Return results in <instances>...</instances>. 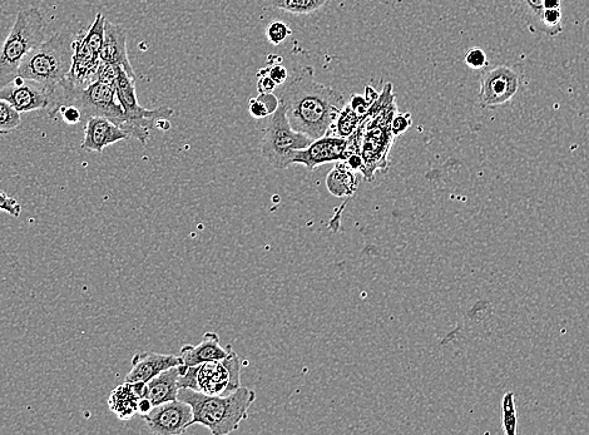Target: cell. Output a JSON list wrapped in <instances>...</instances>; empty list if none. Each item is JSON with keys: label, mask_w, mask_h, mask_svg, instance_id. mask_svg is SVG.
Instances as JSON below:
<instances>
[{"label": "cell", "mask_w": 589, "mask_h": 435, "mask_svg": "<svg viewBox=\"0 0 589 435\" xmlns=\"http://www.w3.org/2000/svg\"><path fill=\"white\" fill-rule=\"evenodd\" d=\"M257 92L259 95H267V93H274L277 84L272 81L270 76H267L265 72L259 71L257 73Z\"/></svg>", "instance_id": "34"}, {"label": "cell", "mask_w": 589, "mask_h": 435, "mask_svg": "<svg viewBox=\"0 0 589 435\" xmlns=\"http://www.w3.org/2000/svg\"><path fill=\"white\" fill-rule=\"evenodd\" d=\"M514 14L526 24L529 31L546 34L543 16L546 12L544 0H511Z\"/></svg>", "instance_id": "21"}, {"label": "cell", "mask_w": 589, "mask_h": 435, "mask_svg": "<svg viewBox=\"0 0 589 435\" xmlns=\"http://www.w3.org/2000/svg\"><path fill=\"white\" fill-rule=\"evenodd\" d=\"M153 434L181 435L191 427L193 412L190 404L180 399L155 405L150 413L142 415Z\"/></svg>", "instance_id": "12"}, {"label": "cell", "mask_w": 589, "mask_h": 435, "mask_svg": "<svg viewBox=\"0 0 589 435\" xmlns=\"http://www.w3.org/2000/svg\"><path fill=\"white\" fill-rule=\"evenodd\" d=\"M0 98L7 101L19 113L47 110L52 117L57 115L59 88L51 90L44 84L17 76L0 88Z\"/></svg>", "instance_id": "10"}, {"label": "cell", "mask_w": 589, "mask_h": 435, "mask_svg": "<svg viewBox=\"0 0 589 435\" xmlns=\"http://www.w3.org/2000/svg\"><path fill=\"white\" fill-rule=\"evenodd\" d=\"M58 113H61L63 121L68 123V125H77V123H82V113L76 106H61V108H59Z\"/></svg>", "instance_id": "33"}, {"label": "cell", "mask_w": 589, "mask_h": 435, "mask_svg": "<svg viewBox=\"0 0 589 435\" xmlns=\"http://www.w3.org/2000/svg\"><path fill=\"white\" fill-rule=\"evenodd\" d=\"M178 378H180V370L178 367H173L165 370L157 377L146 383L145 397L151 400L153 405H160L172 400L178 399Z\"/></svg>", "instance_id": "19"}, {"label": "cell", "mask_w": 589, "mask_h": 435, "mask_svg": "<svg viewBox=\"0 0 589 435\" xmlns=\"http://www.w3.org/2000/svg\"><path fill=\"white\" fill-rule=\"evenodd\" d=\"M146 383L125 382L117 387L108 399V407L121 420H130L138 414L140 400L145 397Z\"/></svg>", "instance_id": "18"}, {"label": "cell", "mask_w": 589, "mask_h": 435, "mask_svg": "<svg viewBox=\"0 0 589 435\" xmlns=\"http://www.w3.org/2000/svg\"><path fill=\"white\" fill-rule=\"evenodd\" d=\"M262 72H265L267 76H270L272 81H274L277 86H281L286 82L287 76H289V72L285 66H282L281 63H269V66L262 68Z\"/></svg>", "instance_id": "32"}, {"label": "cell", "mask_w": 589, "mask_h": 435, "mask_svg": "<svg viewBox=\"0 0 589 435\" xmlns=\"http://www.w3.org/2000/svg\"><path fill=\"white\" fill-rule=\"evenodd\" d=\"M127 138L130 136L107 118L91 117L84 123L82 150L102 153L106 147Z\"/></svg>", "instance_id": "14"}, {"label": "cell", "mask_w": 589, "mask_h": 435, "mask_svg": "<svg viewBox=\"0 0 589 435\" xmlns=\"http://www.w3.org/2000/svg\"><path fill=\"white\" fill-rule=\"evenodd\" d=\"M348 165L353 168L355 172H360L361 167H363V158H361L360 153L354 152L346 158L345 160Z\"/></svg>", "instance_id": "36"}, {"label": "cell", "mask_w": 589, "mask_h": 435, "mask_svg": "<svg viewBox=\"0 0 589 435\" xmlns=\"http://www.w3.org/2000/svg\"><path fill=\"white\" fill-rule=\"evenodd\" d=\"M100 58L102 62L122 67L128 76L136 78L127 52V32L121 24L106 21Z\"/></svg>", "instance_id": "16"}, {"label": "cell", "mask_w": 589, "mask_h": 435, "mask_svg": "<svg viewBox=\"0 0 589 435\" xmlns=\"http://www.w3.org/2000/svg\"><path fill=\"white\" fill-rule=\"evenodd\" d=\"M364 117H361L356 113L353 108L350 107L349 103H346L343 111L339 113L333 126L326 135H331L340 138H349L353 136L355 131L358 130L360 123L363 122Z\"/></svg>", "instance_id": "23"}, {"label": "cell", "mask_w": 589, "mask_h": 435, "mask_svg": "<svg viewBox=\"0 0 589 435\" xmlns=\"http://www.w3.org/2000/svg\"><path fill=\"white\" fill-rule=\"evenodd\" d=\"M358 186L356 172L345 161L336 162L333 170L326 177V187L335 197L353 196Z\"/></svg>", "instance_id": "20"}, {"label": "cell", "mask_w": 589, "mask_h": 435, "mask_svg": "<svg viewBox=\"0 0 589 435\" xmlns=\"http://www.w3.org/2000/svg\"><path fill=\"white\" fill-rule=\"evenodd\" d=\"M310 137L295 131L286 115V107L280 102L272 113L261 142V155L277 170H286L294 165L295 153L304 150L311 142Z\"/></svg>", "instance_id": "8"}, {"label": "cell", "mask_w": 589, "mask_h": 435, "mask_svg": "<svg viewBox=\"0 0 589 435\" xmlns=\"http://www.w3.org/2000/svg\"><path fill=\"white\" fill-rule=\"evenodd\" d=\"M105 24L106 18L103 17V14L98 13L92 26L86 33H82L84 43L97 56H100L103 41H105Z\"/></svg>", "instance_id": "25"}, {"label": "cell", "mask_w": 589, "mask_h": 435, "mask_svg": "<svg viewBox=\"0 0 589 435\" xmlns=\"http://www.w3.org/2000/svg\"><path fill=\"white\" fill-rule=\"evenodd\" d=\"M178 399L191 405L192 425H204L214 435H227L239 429L242 420L249 417L256 393L246 387L230 395H207L192 389H180Z\"/></svg>", "instance_id": "3"}, {"label": "cell", "mask_w": 589, "mask_h": 435, "mask_svg": "<svg viewBox=\"0 0 589 435\" xmlns=\"http://www.w3.org/2000/svg\"><path fill=\"white\" fill-rule=\"evenodd\" d=\"M562 6V0H544L546 9H559Z\"/></svg>", "instance_id": "38"}, {"label": "cell", "mask_w": 589, "mask_h": 435, "mask_svg": "<svg viewBox=\"0 0 589 435\" xmlns=\"http://www.w3.org/2000/svg\"><path fill=\"white\" fill-rule=\"evenodd\" d=\"M182 364L180 355L138 353L132 358V370L127 374L125 382L148 383L165 370Z\"/></svg>", "instance_id": "15"}, {"label": "cell", "mask_w": 589, "mask_h": 435, "mask_svg": "<svg viewBox=\"0 0 589 435\" xmlns=\"http://www.w3.org/2000/svg\"><path fill=\"white\" fill-rule=\"evenodd\" d=\"M397 113L393 84L388 83L370 106L358 130L349 137L363 158L360 173L365 181L373 182L376 173L389 170V153L395 140L391 122Z\"/></svg>", "instance_id": "2"}, {"label": "cell", "mask_w": 589, "mask_h": 435, "mask_svg": "<svg viewBox=\"0 0 589 435\" xmlns=\"http://www.w3.org/2000/svg\"><path fill=\"white\" fill-rule=\"evenodd\" d=\"M115 88L118 101L130 122V137L140 141L142 145H147L150 133L153 128H156L157 122L168 120L175 111L167 106L156 108V110H147L140 106L136 93V78L128 76L123 69L116 79Z\"/></svg>", "instance_id": "9"}, {"label": "cell", "mask_w": 589, "mask_h": 435, "mask_svg": "<svg viewBox=\"0 0 589 435\" xmlns=\"http://www.w3.org/2000/svg\"><path fill=\"white\" fill-rule=\"evenodd\" d=\"M73 41L69 32L54 34L23 59L18 76L42 83L51 90H58L71 71Z\"/></svg>", "instance_id": "4"}, {"label": "cell", "mask_w": 589, "mask_h": 435, "mask_svg": "<svg viewBox=\"0 0 589 435\" xmlns=\"http://www.w3.org/2000/svg\"><path fill=\"white\" fill-rule=\"evenodd\" d=\"M242 363L239 355L231 350L229 357L215 362L186 367L178 365L180 389H192L207 395H230L241 385Z\"/></svg>", "instance_id": "7"}, {"label": "cell", "mask_w": 589, "mask_h": 435, "mask_svg": "<svg viewBox=\"0 0 589 435\" xmlns=\"http://www.w3.org/2000/svg\"><path fill=\"white\" fill-rule=\"evenodd\" d=\"M59 93H61L59 108L64 105L78 107L82 113V123H86L91 117L107 118L130 136V122L118 101L113 84L96 81L89 83L86 87H71L63 83L59 87Z\"/></svg>", "instance_id": "6"}, {"label": "cell", "mask_w": 589, "mask_h": 435, "mask_svg": "<svg viewBox=\"0 0 589 435\" xmlns=\"http://www.w3.org/2000/svg\"><path fill=\"white\" fill-rule=\"evenodd\" d=\"M23 207L16 199L0 190V212H6V214L13 217L21 216Z\"/></svg>", "instance_id": "30"}, {"label": "cell", "mask_w": 589, "mask_h": 435, "mask_svg": "<svg viewBox=\"0 0 589 435\" xmlns=\"http://www.w3.org/2000/svg\"><path fill=\"white\" fill-rule=\"evenodd\" d=\"M232 346H222L219 335L216 333H206L201 343L197 345H183L180 352L182 364L186 367H195L215 360H222L229 357Z\"/></svg>", "instance_id": "17"}, {"label": "cell", "mask_w": 589, "mask_h": 435, "mask_svg": "<svg viewBox=\"0 0 589 435\" xmlns=\"http://www.w3.org/2000/svg\"><path fill=\"white\" fill-rule=\"evenodd\" d=\"M279 106L280 98L276 97L274 93H267V95L251 98L249 112L255 120H264V118L271 116Z\"/></svg>", "instance_id": "24"}, {"label": "cell", "mask_w": 589, "mask_h": 435, "mask_svg": "<svg viewBox=\"0 0 589 435\" xmlns=\"http://www.w3.org/2000/svg\"><path fill=\"white\" fill-rule=\"evenodd\" d=\"M22 126L21 113L0 98V135H9Z\"/></svg>", "instance_id": "26"}, {"label": "cell", "mask_w": 589, "mask_h": 435, "mask_svg": "<svg viewBox=\"0 0 589 435\" xmlns=\"http://www.w3.org/2000/svg\"><path fill=\"white\" fill-rule=\"evenodd\" d=\"M279 98L291 127L311 140L325 136L346 105L341 92L315 81L313 67L301 69Z\"/></svg>", "instance_id": "1"}, {"label": "cell", "mask_w": 589, "mask_h": 435, "mask_svg": "<svg viewBox=\"0 0 589 435\" xmlns=\"http://www.w3.org/2000/svg\"><path fill=\"white\" fill-rule=\"evenodd\" d=\"M522 84L523 77L517 68L503 64L488 69L480 77V106L496 110L509 105L518 96Z\"/></svg>", "instance_id": "11"}, {"label": "cell", "mask_w": 589, "mask_h": 435, "mask_svg": "<svg viewBox=\"0 0 589 435\" xmlns=\"http://www.w3.org/2000/svg\"><path fill=\"white\" fill-rule=\"evenodd\" d=\"M465 64L472 69H482L488 66L487 54L480 48H473L465 54Z\"/></svg>", "instance_id": "29"}, {"label": "cell", "mask_w": 589, "mask_h": 435, "mask_svg": "<svg viewBox=\"0 0 589 435\" xmlns=\"http://www.w3.org/2000/svg\"><path fill=\"white\" fill-rule=\"evenodd\" d=\"M349 138L325 135L314 140L304 150L295 153L294 165H303L309 171L325 165L345 161L351 155Z\"/></svg>", "instance_id": "13"}, {"label": "cell", "mask_w": 589, "mask_h": 435, "mask_svg": "<svg viewBox=\"0 0 589 435\" xmlns=\"http://www.w3.org/2000/svg\"><path fill=\"white\" fill-rule=\"evenodd\" d=\"M46 21L38 8L17 14L11 33L0 47V88L18 76L23 59L46 38Z\"/></svg>", "instance_id": "5"}, {"label": "cell", "mask_w": 589, "mask_h": 435, "mask_svg": "<svg viewBox=\"0 0 589 435\" xmlns=\"http://www.w3.org/2000/svg\"><path fill=\"white\" fill-rule=\"evenodd\" d=\"M413 125V118L410 113H397L391 122V131L395 137L404 135Z\"/></svg>", "instance_id": "31"}, {"label": "cell", "mask_w": 589, "mask_h": 435, "mask_svg": "<svg viewBox=\"0 0 589 435\" xmlns=\"http://www.w3.org/2000/svg\"><path fill=\"white\" fill-rule=\"evenodd\" d=\"M517 409L514 403V394L508 393L503 399V428L508 435L517 433Z\"/></svg>", "instance_id": "27"}, {"label": "cell", "mask_w": 589, "mask_h": 435, "mask_svg": "<svg viewBox=\"0 0 589 435\" xmlns=\"http://www.w3.org/2000/svg\"><path fill=\"white\" fill-rule=\"evenodd\" d=\"M349 105L358 115L365 117L373 103L366 100L365 96L353 95L350 98Z\"/></svg>", "instance_id": "35"}, {"label": "cell", "mask_w": 589, "mask_h": 435, "mask_svg": "<svg viewBox=\"0 0 589 435\" xmlns=\"http://www.w3.org/2000/svg\"><path fill=\"white\" fill-rule=\"evenodd\" d=\"M272 8L295 16H309L328 6L331 0H267Z\"/></svg>", "instance_id": "22"}, {"label": "cell", "mask_w": 589, "mask_h": 435, "mask_svg": "<svg viewBox=\"0 0 589 435\" xmlns=\"http://www.w3.org/2000/svg\"><path fill=\"white\" fill-rule=\"evenodd\" d=\"M153 407H155V405L152 404L151 400L147 397H143L140 400V405H138V414L142 417V415L150 413Z\"/></svg>", "instance_id": "37"}, {"label": "cell", "mask_w": 589, "mask_h": 435, "mask_svg": "<svg viewBox=\"0 0 589 435\" xmlns=\"http://www.w3.org/2000/svg\"><path fill=\"white\" fill-rule=\"evenodd\" d=\"M292 34L289 24L282 21H272L266 28V37L272 46H280Z\"/></svg>", "instance_id": "28"}]
</instances>
